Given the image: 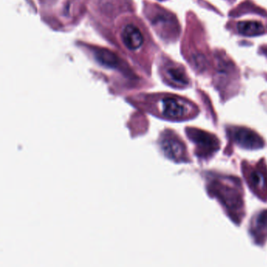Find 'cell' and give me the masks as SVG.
<instances>
[{"label":"cell","instance_id":"cell-5","mask_svg":"<svg viewBox=\"0 0 267 267\" xmlns=\"http://www.w3.org/2000/svg\"><path fill=\"white\" fill-rule=\"evenodd\" d=\"M186 133L194 144V154L199 159L208 161L220 149L221 143L213 133L195 127H186Z\"/></svg>","mask_w":267,"mask_h":267},{"label":"cell","instance_id":"cell-6","mask_svg":"<svg viewBox=\"0 0 267 267\" xmlns=\"http://www.w3.org/2000/svg\"><path fill=\"white\" fill-rule=\"evenodd\" d=\"M160 147L164 154L173 162L189 163L192 161L186 144L173 130L167 129L162 133L160 138Z\"/></svg>","mask_w":267,"mask_h":267},{"label":"cell","instance_id":"cell-4","mask_svg":"<svg viewBox=\"0 0 267 267\" xmlns=\"http://www.w3.org/2000/svg\"><path fill=\"white\" fill-rule=\"evenodd\" d=\"M241 171L250 190L259 199L267 202V164L265 158L258 162H241Z\"/></svg>","mask_w":267,"mask_h":267},{"label":"cell","instance_id":"cell-2","mask_svg":"<svg viewBox=\"0 0 267 267\" xmlns=\"http://www.w3.org/2000/svg\"><path fill=\"white\" fill-rule=\"evenodd\" d=\"M116 31L120 45L127 54L148 73V48L150 41L142 21L135 16H126L118 21Z\"/></svg>","mask_w":267,"mask_h":267},{"label":"cell","instance_id":"cell-3","mask_svg":"<svg viewBox=\"0 0 267 267\" xmlns=\"http://www.w3.org/2000/svg\"><path fill=\"white\" fill-rule=\"evenodd\" d=\"M139 103L154 116L169 121H187L199 113L193 103L174 95H145L139 96Z\"/></svg>","mask_w":267,"mask_h":267},{"label":"cell","instance_id":"cell-8","mask_svg":"<svg viewBox=\"0 0 267 267\" xmlns=\"http://www.w3.org/2000/svg\"><path fill=\"white\" fill-rule=\"evenodd\" d=\"M249 234L254 242L264 246L267 241V209L258 211L252 216L249 225Z\"/></svg>","mask_w":267,"mask_h":267},{"label":"cell","instance_id":"cell-11","mask_svg":"<svg viewBox=\"0 0 267 267\" xmlns=\"http://www.w3.org/2000/svg\"><path fill=\"white\" fill-rule=\"evenodd\" d=\"M56 0H39L41 4H44V5H47V4H53L55 2Z\"/></svg>","mask_w":267,"mask_h":267},{"label":"cell","instance_id":"cell-10","mask_svg":"<svg viewBox=\"0 0 267 267\" xmlns=\"http://www.w3.org/2000/svg\"><path fill=\"white\" fill-rule=\"evenodd\" d=\"M237 30L240 34L245 36H256L263 34L265 29L260 21H245L239 22Z\"/></svg>","mask_w":267,"mask_h":267},{"label":"cell","instance_id":"cell-1","mask_svg":"<svg viewBox=\"0 0 267 267\" xmlns=\"http://www.w3.org/2000/svg\"><path fill=\"white\" fill-rule=\"evenodd\" d=\"M206 190L211 198L221 205L234 223H242L246 211L244 189L240 179L233 176L208 173L206 176Z\"/></svg>","mask_w":267,"mask_h":267},{"label":"cell","instance_id":"cell-9","mask_svg":"<svg viewBox=\"0 0 267 267\" xmlns=\"http://www.w3.org/2000/svg\"><path fill=\"white\" fill-rule=\"evenodd\" d=\"M161 71L165 81L172 87L184 88L188 86L189 79L180 67L169 63L162 66Z\"/></svg>","mask_w":267,"mask_h":267},{"label":"cell","instance_id":"cell-7","mask_svg":"<svg viewBox=\"0 0 267 267\" xmlns=\"http://www.w3.org/2000/svg\"><path fill=\"white\" fill-rule=\"evenodd\" d=\"M230 144L248 150H257L265 146V141L256 131L244 126L230 125L227 127Z\"/></svg>","mask_w":267,"mask_h":267}]
</instances>
